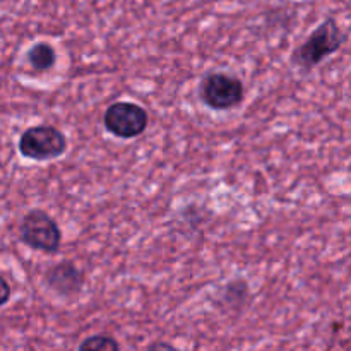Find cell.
Returning a JSON list of instances; mask_svg holds the SVG:
<instances>
[{
    "instance_id": "7a4b0ae2",
    "label": "cell",
    "mask_w": 351,
    "mask_h": 351,
    "mask_svg": "<svg viewBox=\"0 0 351 351\" xmlns=\"http://www.w3.org/2000/svg\"><path fill=\"white\" fill-rule=\"evenodd\" d=\"M19 153L33 161H51L67 151V137L53 125H34L19 137Z\"/></svg>"
},
{
    "instance_id": "3957f363",
    "label": "cell",
    "mask_w": 351,
    "mask_h": 351,
    "mask_svg": "<svg viewBox=\"0 0 351 351\" xmlns=\"http://www.w3.org/2000/svg\"><path fill=\"white\" fill-rule=\"evenodd\" d=\"M19 240L29 249L45 254L57 252L62 243V232L57 221L43 209H31L19 225Z\"/></svg>"
},
{
    "instance_id": "52a82bcc",
    "label": "cell",
    "mask_w": 351,
    "mask_h": 351,
    "mask_svg": "<svg viewBox=\"0 0 351 351\" xmlns=\"http://www.w3.org/2000/svg\"><path fill=\"white\" fill-rule=\"evenodd\" d=\"M26 57L34 71L47 72L50 71L55 65V62H57V51H55V48L51 47L50 43L40 41V43H34L33 47L27 50Z\"/></svg>"
},
{
    "instance_id": "277c9868",
    "label": "cell",
    "mask_w": 351,
    "mask_h": 351,
    "mask_svg": "<svg viewBox=\"0 0 351 351\" xmlns=\"http://www.w3.org/2000/svg\"><path fill=\"white\" fill-rule=\"evenodd\" d=\"M245 98V88L239 77L225 72H211L201 82V99L215 112H226L240 105Z\"/></svg>"
},
{
    "instance_id": "8992f818",
    "label": "cell",
    "mask_w": 351,
    "mask_h": 351,
    "mask_svg": "<svg viewBox=\"0 0 351 351\" xmlns=\"http://www.w3.org/2000/svg\"><path fill=\"white\" fill-rule=\"evenodd\" d=\"M45 283L60 297H74L82 290L84 276L72 263H58L45 273Z\"/></svg>"
},
{
    "instance_id": "ba28073f",
    "label": "cell",
    "mask_w": 351,
    "mask_h": 351,
    "mask_svg": "<svg viewBox=\"0 0 351 351\" xmlns=\"http://www.w3.org/2000/svg\"><path fill=\"white\" fill-rule=\"evenodd\" d=\"M77 351H120V345L113 336L93 335L79 343Z\"/></svg>"
},
{
    "instance_id": "9c48e42d",
    "label": "cell",
    "mask_w": 351,
    "mask_h": 351,
    "mask_svg": "<svg viewBox=\"0 0 351 351\" xmlns=\"http://www.w3.org/2000/svg\"><path fill=\"white\" fill-rule=\"evenodd\" d=\"M147 351H182V350H178L177 346L175 345H171V343H168V341H153L151 343L149 346H147Z\"/></svg>"
},
{
    "instance_id": "6da1fadb",
    "label": "cell",
    "mask_w": 351,
    "mask_h": 351,
    "mask_svg": "<svg viewBox=\"0 0 351 351\" xmlns=\"http://www.w3.org/2000/svg\"><path fill=\"white\" fill-rule=\"evenodd\" d=\"M346 34L338 26L335 19L322 21L317 29L312 31L311 36L291 53V64L302 71H312L328 57L345 45Z\"/></svg>"
},
{
    "instance_id": "30bf717a",
    "label": "cell",
    "mask_w": 351,
    "mask_h": 351,
    "mask_svg": "<svg viewBox=\"0 0 351 351\" xmlns=\"http://www.w3.org/2000/svg\"><path fill=\"white\" fill-rule=\"evenodd\" d=\"M10 298V287L9 283L5 281V278L0 276V307H3V305L9 302Z\"/></svg>"
},
{
    "instance_id": "5b68a950",
    "label": "cell",
    "mask_w": 351,
    "mask_h": 351,
    "mask_svg": "<svg viewBox=\"0 0 351 351\" xmlns=\"http://www.w3.org/2000/svg\"><path fill=\"white\" fill-rule=\"evenodd\" d=\"M149 123L147 112L137 103L117 101L106 108L103 125L119 139H134L144 134Z\"/></svg>"
}]
</instances>
